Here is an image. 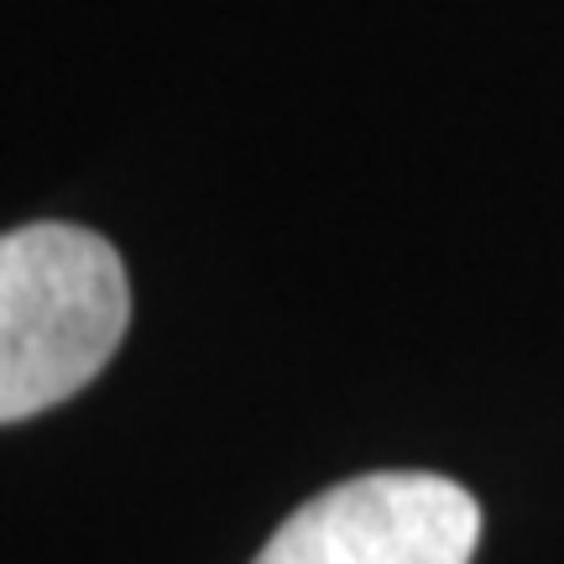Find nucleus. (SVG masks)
Returning a JSON list of instances; mask_svg holds the SVG:
<instances>
[{
  "label": "nucleus",
  "instance_id": "f257e3e1",
  "mask_svg": "<svg viewBox=\"0 0 564 564\" xmlns=\"http://www.w3.org/2000/svg\"><path fill=\"white\" fill-rule=\"evenodd\" d=\"M126 324L131 282L105 236L63 220L0 236V423L84 392Z\"/></svg>",
  "mask_w": 564,
  "mask_h": 564
},
{
  "label": "nucleus",
  "instance_id": "f03ea898",
  "mask_svg": "<svg viewBox=\"0 0 564 564\" xmlns=\"http://www.w3.org/2000/svg\"><path fill=\"white\" fill-rule=\"evenodd\" d=\"M481 507L434 470H371L303 502L251 564H470Z\"/></svg>",
  "mask_w": 564,
  "mask_h": 564
}]
</instances>
